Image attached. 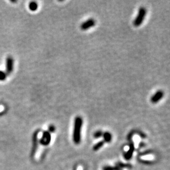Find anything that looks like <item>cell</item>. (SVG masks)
Returning a JSON list of instances; mask_svg holds the SVG:
<instances>
[{"label": "cell", "instance_id": "8", "mask_svg": "<svg viewBox=\"0 0 170 170\" xmlns=\"http://www.w3.org/2000/svg\"><path fill=\"white\" fill-rule=\"evenodd\" d=\"M133 151H134V146H133V144H131V146H130V149L125 154V159H127V160L130 159V158L132 157Z\"/></svg>", "mask_w": 170, "mask_h": 170}, {"label": "cell", "instance_id": "9", "mask_svg": "<svg viewBox=\"0 0 170 170\" xmlns=\"http://www.w3.org/2000/svg\"><path fill=\"white\" fill-rule=\"evenodd\" d=\"M29 9L31 11H35L38 8V5L36 2H31L29 5Z\"/></svg>", "mask_w": 170, "mask_h": 170}, {"label": "cell", "instance_id": "6", "mask_svg": "<svg viewBox=\"0 0 170 170\" xmlns=\"http://www.w3.org/2000/svg\"><path fill=\"white\" fill-rule=\"evenodd\" d=\"M95 21L93 19H89L83 23L81 25V28L83 30H86L94 26Z\"/></svg>", "mask_w": 170, "mask_h": 170}, {"label": "cell", "instance_id": "2", "mask_svg": "<svg viewBox=\"0 0 170 170\" xmlns=\"http://www.w3.org/2000/svg\"><path fill=\"white\" fill-rule=\"evenodd\" d=\"M146 14V10L144 7H141L138 11V13L133 22V24L135 27H139L142 24Z\"/></svg>", "mask_w": 170, "mask_h": 170}, {"label": "cell", "instance_id": "5", "mask_svg": "<svg viewBox=\"0 0 170 170\" xmlns=\"http://www.w3.org/2000/svg\"><path fill=\"white\" fill-rule=\"evenodd\" d=\"M164 95V93L162 90H158L155 93V94L152 95L150 98L151 102L153 104H156L158 103L159 101L162 98Z\"/></svg>", "mask_w": 170, "mask_h": 170}, {"label": "cell", "instance_id": "11", "mask_svg": "<svg viewBox=\"0 0 170 170\" xmlns=\"http://www.w3.org/2000/svg\"><path fill=\"white\" fill-rule=\"evenodd\" d=\"M104 143H105V141H100V142H98V143L94 146L93 149H94V150H95V151L98 150L99 149H100V148L104 146Z\"/></svg>", "mask_w": 170, "mask_h": 170}, {"label": "cell", "instance_id": "1", "mask_svg": "<svg viewBox=\"0 0 170 170\" xmlns=\"http://www.w3.org/2000/svg\"><path fill=\"white\" fill-rule=\"evenodd\" d=\"M83 125V119L80 116L77 117L74 120V131H73V141L78 144L81 142V130Z\"/></svg>", "mask_w": 170, "mask_h": 170}, {"label": "cell", "instance_id": "3", "mask_svg": "<svg viewBox=\"0 0 170 170\" xmlns=\"http://www.w3.org/2000/svg\"><path fill=\"white\" fill-rule=\"evenodd\" d=\"M6 74H11L12 72H13L14 68V60L11 56H9L6 58Z\"/></svg>", "mask_w": 170, "mask_h": 170}, {"label": "cell", "instance_id": "12", "mask_svg": "<svg viewBox=\"0 0 170 170\" xmlns=\"http://www.w3.org/2000/svg\"><path fill=\"white\" fill-rule=\"evenodd\" d=\"M7 77L6 73L2 71H0V81H5Z\"/></svg>", "mask_w": 170, "mask_h": 170}, {"label": "cell", "instance_id": "7", "mask_svg": "<svg viewBox=\"0 0 170 170\" xmlns=\"http://www.w3.org/2000/svg\"><path fill=\"white\" fill-rule=\"evenodd\" d=\"M37 135H38V132H36L34 134L33 137V147L32 149V152L31 154L33 155L35 154L36 152V149L38 148V139H37Z\"/></svg>", "mask_w": 170, "mask_h": 170}, {"label": "cell", "instance_id": "10", "mask_svg": "<svg viewBox=\"0 0 170 170\" xmlns=\"http://www.w3.org/2000/svg\"><path fill=\"white\" fill-rule=\"evenodd\" d=\"M104 138V141H106V142H110L111 140V135L110 134V133L109 132H105V133H104L103 135Z\"/></svg>", "mask_w": 170, "mask_h": 170}, {"label": "cell", "instance_id": "4", "mask_svg": "<svg viewBox=\"0 0 170 170\" xmlns=\"http://www.w3.org/2000/svg\"><path fill=\"white\" fill-rule=\"evenodd\" d=\"M51 139V137L50 135V133L48 131H45L43 132V136L41 138L40 142L41 144H42L43 146H48L50 143Z\"/></svg>", "mask_w": 170, "mask_h": 170}, {"label": "cell", "instance_id": "13", "mask_svg": "<svg viewBox=\"0 0 170 170\" xmlns=\"http://www.w3.org/2000/svg\"><path fill=\"white\" fill-rule=\"evenodd\" d=\"M103 135V133H102V132H101V131H98V132L95 133V134H94V137H95V138H100V137H101Z\"/></svg>", "mask_w": 170, "mask_h": 170}, {"label": "cell", "instance_id": "14", "mask_svg": "<svg viewBox=\"0 0 170 170\" xmlns=\"http://www.w3.org/2000/svg\"><path fill=\"white\" fill-rule=\"evenodd\" d=\"M49 130L50 132H54L55 130V127L53 125H50L49 127Z\"/></svg>", "mask_w": 170, "mask_h": 170}]
</instances>
